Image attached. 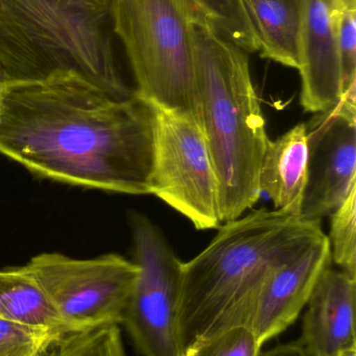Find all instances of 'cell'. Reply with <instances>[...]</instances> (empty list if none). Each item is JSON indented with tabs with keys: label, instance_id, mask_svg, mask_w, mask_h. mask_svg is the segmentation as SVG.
<instances>
[{
	"label": "cell",
	"instance_id": "6da1fadb",
	"mask_svg": "<svg viewBox=\"0 0 356 356\" xmlns=\"http://www.w3.org/2000/svg\"><path fill=\"white\" fill-rule=\"evenodd\" d=\"M155 108L118 98L72 71L8 81L0 154L33 175L107 192L150 195Z\"/></svg>",
	"mask_w": 356,
	"mask_h": 356
},
{
	"label": "cell",
	"instance_id": "7a4b0ae2",
	"mask_svg": "<svg viewBox=\"0 0 356 356\" xmlns=\"http://www.w3.org/2000/svg\"><path fill=\"white\" fill-rule=\"evenodd\" d=\"M324 234L321 221L261 209L226 222L208 246L182 263L177 336L188 346L250 327L259 292L282 264Z\"/></svg>",
	"mask_w": 356,
	"mask_h": 356
},
{
	"label": "cell",
	"instance_id": "3957f363",
	"mask_svg": "<svg viewBox=\"0 0 356 356\" xmlns=\"http://www.w3.org/2000/svg\"><path fill=\"white\" fill-rule=\"evenodd\" d=\"M200 123L219 184L221 222L233 221L261 198L259 172L269 137L247 52L196 15Z\"/></svg>",
	"mask_w": 356,
	"mask_h": 356
},
{
	"label": "cell",
	"instance_id": "277c9868",
	"mask_svg": "<svg viewBox=\"0 0 356 356\" xmlns=\"http://www.w3.org/2000/svg\"><path fill=\"white\" fill-rule=\"evenodd\" d=\"M108 18L110 0H0V69L8 81L72 71L115 97H130Z\"/></svg>",
	"mask_w": 356,
	"mask_h": 356
},
{
	"label": "cell",
	"instance_id": "5b68a950",
	"mask_svg": "<svg viewBox=\"0 0 356 356\" xmlns=\"http://www.w3.org/2000/svg\"><path fill=\"white\" fill-rule=\"evenodd\" d=\"M186 0H110L113 31L121 39L137 89L155 108L200 123L194 24Z\"/></svg>",
	"mask_w": 356,
	"mask_h": 356
},
{
	"label": "cell",
	"instance_id": "8992f818",
	"mask_svg": "<svg viewBox=\"0 0 356 356\" xmlns=\"http://www.w3.org/2000/svg\"><path fill=\"white\" fill-rule=\"evenodd\" d=\"M71 332L123 324L137 265L118 254L77 259L42 253L25 265Z\"/></svg>",
	"mask_w": 356,
	"mask_h": 356
},
{
	"label": "cell",
	"instance_id": "52a82bcc",
	"mask_svg": "<svg viewBox=\"0 0 356 356\" xmlns=\"http://www.w3.org/2000/svg\"><path fill=\"white\" fill-rule=\"evenodd\" d=\"M154 108L150 195L183 215L196 229L217 227L219 179L202 127L187 115Z\"/></svg>",
	"mask_w": 356,
	"mask_h": 356
},
{
	"label": "cell",
	"instance_id": "ba28073f",
	"mask_svg": "<svg viewBox=\"0 0 356 356\" xmlns=\"http://www.w3.org/2000/svg\"><path fill=\"white\" fill-rule=\"evenodd\" d=\"M130 223L139 273L123 324L140 355L180 356L177 318L183 261L146 216L132 213Z\"/></svg>",
	"mask_w": 356,
	"mask_h": 356
},
{
	"label": "cell",
	"instance_id": "9c48e42d",
	"mask_svg": "<svg viewBox=\"0 0 356 356\" xmlns=\"http://www.w3.org/2000/svg\"><path fill=\"white\" fill-rule=\"evenodd\" d=\"M305 127L309 173L300 217L321 221L356 188V98L343 96Z\"/></svg>",
	"mask_w": 356,
	"mask_h": 356
},
{
	"label": "cell",
	"instance_id": "30bf717a",
	"mask_svg": "<svg viewBox=\"0 0 356 356\" xmlns=\"http://www.w3.org/2000/svg\"><path fill=\"white\" fill-rule=\"evenodd\" d=\"M332 263L330 241L322 234L270 275L259 292L250 324L261 346L296 321Z\"/></svg>",
	"mask_w": 356,
	"mask_h": 356
},
{
	"label": "cell",
	"instance_id": "8fae6325",
	"mask_svg": "<svg viewBox=\"0 0 356 356\" xmlns=\"http://www.w3.org/2000/svg\"><path fill=\"white\" fill-rule=\"evenodd\" d=\"M340 0H303L300 37L301 104L307 112H323L343 96L338 42Z\"/></svg>",
	"mask_w": 356,
	"mask_h": 356
},
{
	"label": "cell",
	"instance_id": "7c38bea8",
	"mask_svg": "<svg viewBox=\"0 0 356 356\" xmlns=\"http://www.w3.org/2000/svg\"><path fill=\"white\" fill-rule=\"evenodd\" d=\"M356 277L326 268L303 320L300 345L309 356H339L355 347Z\"/></svg>",
	"mask_w": 356,
	"mask_h": 356
},
{
	"label": "cell",
	"instance_id": "4fadbf2b",
	"mask_svg": "<svg viewBox=\"0 0 356 356\" xmlns=\"http://www.w3.org/2000/svg\"><path fill=\"white\" fill-rule=\"evenodd\" d=\"M309 173V143L305 123L278 139H269L259 172V188L278 211L300 217Z\"/></svg>",
	"mask_w": 356,
	"mask_h": 356
},
{
	"label": "cell",
	"instance_id": "5bb4252c",
	"mask_svg": "<svg viewBox=\"0 0 356 356\" xmlns=\"http://www.w3.org/2000/svg\"><path fill=\"white\" fill-rule=\"evenodd\" d=\"M258 41V51L298 70L303 0H242Z\"/></svg>",
	"mask_w": 356,
	"mask_h": 356
},
{
	"label": "cell",
	"instance_id": "9a60e30c",
	"mask_svg": "<svg viewBox=\"0 0 356 356\" xmlns=\"http://www.w3.org/2000/svg\"><path fill=\"white\" fill-rule=\"evenodd\" d=\"M0 318L62 334L71 332L25 266L0 270Z\"/></svg>",
	"mask_w": 356,
	"mask_h": 356
},
{
	"label": "cell",
	"instance_id": "2e32d148",
	"mask_svg": "<svg viewBox=\"0 0 356 356\" xmlns=\"http://www.w3.org/2000/svg\"><path fill=\"white\" fill-rule=\"evenodd\" d=\"M196 15L246 52L258 51V41L242 0H186Z\"/></svg>",
	"mask_w": 356,
	"mask_h": 356
},
{
	"label": "cell",
	"instance_id": "e0dca14e",
	"mask_svg": "<svg viewBox=\"0 0 356 356\" xmlns=\"http://www.w3.org/2000/svg\"><path fill=\"white\" fill-rule=\"evenodd\" d=\"M42 356L127 355L118 325H105L64 334Z\"/></svg>",
	"mask_w": 356,
	"mask_h": 356
},
{
	"label": "cell",
	"instance_id": "ac0fdd59",
	"mask_svg": "<svg viewBox=\"0 0 356 356\" xmlns=\"http://www.w3.org/2000/svg\"><path fill=\"white\" fill-rule=\"evenodd\" d=\"M328 241L332 263L356 277V188L332 213Z\"/></svg>",
	"mask_w": 356,
	"mask_h": 356
},
{
	"label": "cell",
	"instance_id": "d6986e66",
	"mask_svg": "<svg viewBox=\"0 0 356 356\" xmlns=\"http://www.w3.org/2000/svg\"><path fill=\"white\" fill-rule=\"evenodd\" d=\"M62 336L49 328L0 318V356H42Z\"/></svg>",
	"mask_w": 356,
	"mask_h": 356
},
{
	"label": "cell",
	"instance_id": "ffe728a7",
	"mask_svg": "<svg viewBox=\"0 0 356 356\" xmlns=\"http://www.w3.org/2000/svg\"><path fill=\"white\" fill-rule=\"evenodd\" d=\"M261 345L248 326H238L194 342L180 356H258Z\"/></svg>",
	"mask_w": 356,
	"mask_h": 356
},
{
	"label": "cell",
	"instance_id": "44dd1931",
	"mask_svg": "<svg viewBox=\"0 0 356 356\" xmlns=\"http://www.w3.org/2000/svg\"><path fill=\"white\" fill-rule=\"evenodd\" d=\"M338 42L342 67L343 96L356 97V8L343 6L341 10Z\"/></svg>",
	"mask_w": 356,
	"mask_h": 356
},
{
	"label": "cell",
	"instance_id": "7402d4cb",
	"mask_svg": "<svg viewBox=\"0 0 356 356\" xmlns=\"http://www.w3.org/2000/svg\"><path fill=\"white\" fill-rule=\"evenodd\" d=\"M258 356H309L299 344H286L275 347Z\"/></svg>",
	"mask_w": 356,
	"mask_h": 356
},
{
	"label": "cell",
	"instance_id": "603a6c76",
	"mask_svg": "<svg viewBox=\"0 0 356 356\" xmlns=\"http://www.w3.org/2000/svg\"><path fill=\"white\" fill-rule=\"evenodd\" d=\"M8 77L4 74L3 71L0 69V106H1L2 97H3L4 90H6Z\"/></svg>",
	"mask_w": 356,
	"mask_h": 356
},
{
	"label": "cell",
	"instance_id": "cb8c5ba5",
	"mask_svg": "<svg viewBox=\"0 0 356 356\" xmlns=\"http://www.w3.org/2000/svg\"><path fill=\"white\" fill-rule=\"evenodd\" d=\"M340 2L345 8H356V0H340Z\"/></svg>",
	"mask_w": 356,
	"mask_h": 356
},
{
	"label": "cell",
	"instance_id": "d4e9b609",
	"mask_svg": "<svg viewBox=\"0 0 356 356\" xmlns=\"http://www.w3.org/2000/svg\"><path fill=\"white\" fill-rule=\"evenodd\" d=\"M339 356H356V348H350L348 350L343 351Z\"/></svg>",
	"mask_w": 356,
	"mask_h": 356
}]
</instances>
